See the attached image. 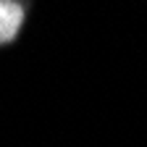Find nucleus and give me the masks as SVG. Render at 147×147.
Segmentation results:
<instances>
[{
  "mask_svg": "<svg viewBox=\"0 0 147 147\" xmlns=\"http://www.w3.org/2000/svg\"><path fill=\"white\" fill-rule=\"evenodd\" d=\"M24 24V5L11 3V0H0V45L11 42L18 34Z\"/></svg>",
  "mask_w": 147,
  "mask_h": 147,
  "instance_id": "obj_1",
  "label": "nucleus"
}]
</instances>
